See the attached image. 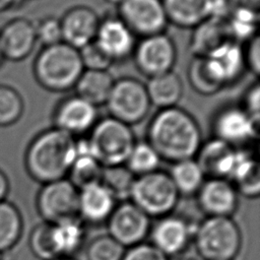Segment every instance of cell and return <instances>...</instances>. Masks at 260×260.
<instances>
[{
  "label": "cell",
  "instance_id": "cell-3",
  "mask_svg": "<svg viewBox=\"0 0 260 260\" xmlns=\"http://www.w3.org/2000/svg\"><path fill=\"white\" fill-rule=\"evenodd\" d=\"M83 70L79 51L64 42L42 47L32 64L36 81L52 92L74 88Z\"/></svg>",
  "mask_w": 260,
  "mask_h": 260
},
{
  "label": "cell",
  "instance_id": "cell-25",
  "mask_svg": "<svg viewBox=\"0 0 260 260\" xmlns=\"http://www.w3.org/2000/svg\"><path fill=\"white\" fill-rule=\"evenodd\" d=\"M145 87L151 106L158 110L178 106L184 93L183 81L174 70L148 78Z\"/></svg>",
  "mask_w": 260,
  "mask_h": 260
},
{
  "label": "cell",
  "instance_id": "cell-12",
  "mask_svg": "<svg viewBox=\"0 0 260 260\" xmlns=\"http://www.w3.org/2000/svg\"><path fill=\"white\" fill-rule=\"evenodd\" d=\"M213 137L238 148L258 137L259 121L250 117L239 106L221 108L213 117Z\"/></svg>",
  "mask_w": 260,
  "mask_h": 260
},
{
  "label": "cell",
  "instance_id": "cell-20",
  "mask_svg": "<svg viewBox=\"0 0 260 260\" xmlns=\"http://www.w3.org/2000/svg\"><path fill=\"white\" fill-rule=\"evenodd\" d=\"M237 154V148L212 137L203 141L194 157L205 177L229 180Z\"/></svg>",
  "mask_w": 260,
  "mask_h": 260
},
{
  "label": "cell",
  "instance_id": "cell-5",
  "mask_svg": "<svg viewBox=\"0 0 260 260\" xmlns=\"http://www.w3.org/2000/svg\"><path fill=\"white\" fill-rule=\"evenodd\" d=\"M193 241L202 260H235L242 248L240 228L226 216H207L195 228Z\"/></svg>",
  "mask_w": 260,
  "mask_h": 260
},
{
  "label": "cell",
  "instance_id": "cell-16",
  "mask_svg": "<svg viewBox=\"0 0 260 260\" xmlns=\"http://www.w3.org/2000/svg\"><path fill=\"white\" fill-rule=\"evenodd\" d=\"M101 17L86 5L70 7L60 18L63 42L79 50L95 40Z\"/></svg>",
  "mask_w": 260,
  "mask_h": 260
},
{
  "label": "cell",
  "instance_id": "cell-48",
  "mask_svg": "<svg viewBox=\"0 0 260 260\" xmlns=\"http://www.w3.org/2000/svg\"><path fill=\"white\" fill-rule=\"evenodd\" d=\"M0 260H3V254L0 253Z\"/></svg>",
  "mask_w": 260,
  "mask_h": 260
},
{
  "label": "cell",
  "instance_id": "cell-30",
  "mask_svg": "<svg viewBox=\"0 0 260 260\" xmlns=\"http://www.w3.org/2000/svg\"><path fill=\"white\" fill-rule=\"evenodd\" d=\"M23 220L18 208L11 202H0V253L14 248L22 235Z\"/></svg>",
  "mask_w": 260,
  "mask_h": 260
},
{
  "label": "cell",
  "instance_id": "cell-26",
  "mask_svg": "<svg viewBox=\"0 0 260 260\" xmlns=\"http://www.w3.org/2000/svg\"><path fill=\"white\" fill-rule=\"evenodd\" d=\"M114 82L109 70L84 69L74 86L75 94L99 108L105 106Z\"/></svg>",
  "mask_w": 260,
  "mask_h": 260
},
{
  "label": "cell",
  "instance_id": "cell-7",
  "mask_svg": "<svg viewBox=\"0 0 260 260\" xmlns=\"http://www.w3.org/2000/svg\"><path fill=\"white\" fill-rule=\"evenodd\" d=\"M105 106L110 117L129 126L142 122L151 108L145 83L130 76L115 79Z\"/></svg>",
  "mask_w": 260,
  "mask_h": 260
},
{
  "label": "cell",
  "instance_id": "cell-9",
  "mask_svg": "<svg viewBox=\"0 0 260 260\" xmlns=\"http://www.w3.org/2000/svg\"><path fill=\"white\" fill-rule=\"evenodd\" d=\"M36 205L44 221H58L78 216V189L67 179L43 184Z\"/></svg>",
  "mask_w": 260,
  "mask_h": 260
},
{
  "label": "cell",
  "instance_id": "cell-4",
  "mask_svg": "<svg viewBox=\"0 0 260 260\" xmlns=\"http://www.w3.org/2000/svg\"><path fill=\"white\" fill-rule=\"evenodd\" d=\"M86 139L91 156L103 168L125 165L137 141L131 126L110 116L99 119Z\"/></svg>",
  "mask_w": 260,
  "mask_h": 260
},
{
  "label": "cell",
  "instance_id": "cell-31",
  "mask_svg": "<svg viewBox=\"0 0 260 260\" xmlns=\"http://www.w3.org/2000/svg\"><path fill=\"white\" fill-rule=\"evenodd\" d=\"M160 161L155 149L145 140L135 142L124 166L138 177L159 170Z\"/></svg>",
  "mask_w": 260,
  "mask_h": 260
},
{
  "label": "cell",
  "instance_id": "cell-39",
  "mask_svg": "<svg viewBox=\"0 0 260 260\" xmlns=\"http://www.w3.org/2000/svg\"><path fill=\"white\" fill-rule=\"evenodd\" d=\"M122 260H170V258L157 250L151 243L143 242L127 248Z\"/></svg>",
  "mask_w": 260,
  "mask_h": 260
},
{
  "label": "cell",
  "instance_id": "cell-49",
  "mask_svg": "<svg viewBox=\"0 0 260 260\" xmlns=\"http://www.w3.org/2000/svg\"><path fill=\"white\" fill-rule=\"evenodd\" d=\"M184 260H195V259H191V258H188V259H184Z\"/></svg>",
  "mask_w": 260,
  "mask_h": 260
},
{
  "label": "cell",
  "instance_id": "cell-35",
  "mask_svg": "<svg viewBox=\"0 0 260 260\" xmlns=\"http://www.w3.org/2000/svg\"><path fill=\"white\" fill-rule=\"evenodd\" d=\"M51 229V223L43 221L37 224L29 235L30 251L40 260H52L59 257L54 247Z\"/></svg>",
  "mask_w": 260,
  "mask_h": 260
},
{
  "label": "cell",
  "instance_id": "cell-2",
  "mask_svg": "<svg viewBox=\"0 0 260 260\" xmlns=\"http://www.w3.org/2000/svg\"><path fill=\"white\" fill-rule=\"evenodd\" d=\"M75 142V137L55 127L38 133L24 153L29 177L42 184L67 178L76 158Z\"/></svg>",
  "mask_w": 260,
  "mask_h": 260
},
{
  "label": "cell",
  "instance_id": "cell-42",
  "mask_svg": "<svg viewBox=\"0 0 260 260\" xmlns=\"http://www.w3.org/2000/svg\"><path fill=\"white\" fill-rule=\"evenodd\" d=\"M232 10L242 9L259 13L260 0H230Z\"/></svg>",
  "mask_w": 260,
  "mask_h": 260
},
{
  "label": "cell",
  "instance_id": "cell-29",
  "mask_svg": "<svg viewBox=\"0 0 260 260\" xmlns=\"http://www.w3.org/2000/svg\"><path fill=\"white\" fill-rule=\"evenodd\" d=\"M208 58L212 59L218 66L226 85L238 80L246 68L244 49L240 43L234 40L223 44Z\"/></svg>",
  "mask_w": 260,
  "mask_h": 260
},
{
  "label": "cell",
  "instance_id": "cell-32",
  "mask_svg": "<svg viewBox=\"0 0 260 260\" xmlns=\"http://www.w3.org/2000/svg\"><path fill=\"white\" fill-rule=\"evenodd\" d=\"M104 168L90 155H77L68 173V180L78 189L102 181Z\"/></svg>",
  "mask_w": 260,
  "mask_h": 260
},
{
  "label": "cell",
  "instance_id": "cell-10",
  "mask_svg": "<svg viewBox=\"0 0 260 260\" xmlns=\"http://www.w3.org/2000/svg\"><path fill=\"white\" fill-rule=\"evenodd\" d=\"M118 17L140 39L166 32L169 25L161 0H125L118 5Z\"/></svg>",
  "mask_w": 260,
  "mask_h": 260
},
{
  "label": "cell",
  "instance_id": "cell-19",
  "mask_svg": "<svg viewBox=\"0 0 260 260\" xmlns=\"http://www.w3.org/2000/svg\"><path fill=\"white\" fill-rule=\"evenodd\" d=\"M116 205V198L101 182L78 190V217L83 222H107Z\"/></svg>",
  "mask_w": 260,
  "mask_h": 260
},
{
  "label": "cell",
  "instance_id": "cell-21",
  "mask_svg": "<svg viewBox=\"0 0 260 260\" xmlns=\"http://www.w3.org/2000/svg\"><path fill=\"white\" fill-rule=\"evenodd\" d=\"M169 23L194 28L210 18L211 0H161Z\"/></svg>",
  "mask_w": 260,
  "mask_h": 260
},
{
  "label": "cell",
  "instance_id": "cell-23",
  "mask_svg": "<svg viewBox=\"0 0 260 260\" xmlns=\"http://www.w3.org/2000/svg\"><path fill=\"white\" fill-rule=\"evenodd\" d=\"M187 75L192 88L202 95H212L228 86L218 66L208 57H193Z\"/></svg>",
  "mask_w": 260,
  "mask_h": 260
},
{
  "label": "cell",
  "instance_id": "cell-24",
  "mask_svg": "<svg viewBox=\"0 0 260 260\" xmlns=\"http://www.w3.org/2000/svg\"><path fill=\"white\" fill-rule=\"evenodd\" d=\"M229 181L237 192L248 198H256L260 193V171L258 161L252 153L237 149L235 164Z\"/></svg>",
  "mask_w": 260,
  "mask_h": 260
},
{
  "label": "cell",
  "instance_id": "cell-1",
  "mask_svg": "<svg viewBox=\"0 0 260 260\" xmlns=\"http://www.w3.org/2000/svg\"><path fill=\"white\" fill-rule=\"evenodd\" d=\"M146 141L161 160L171 164L194 158L203 143L197 120L179 106L158 110L146 129Z\"/></svg>",
  "mask_w": 260,
  "mask_h": 260
},
{
  "label": "cell",
  "instance_id": "cell-11",
  "mask_svg": "<svg viewBox=\"0 0 260 260\" xmlns=\"http://www.w3.org/2000/svg\"><path fill=\"white\" fill-rule=\"evenodd\" d=\"M107 228L109 236L124 248H130L143 243L151 223L149 216L130 200H125L116 205L107 220Z\"/></svg>",
  "mask_w": 260,
  "mask_h": 260
},
{
  "label": "cell",
  "instance_id": "cell-22",
  "mask_svg": "<svg viewBox=\"0 0 260 260\" xmlns=\"http://www.w3.org/2000/svg\"><path fill=\"white\" fill-rule=\"evenodd\" d=\"M193 29L190 43L193 57H209L223 44L233 40L226 21L208 18Z\"/></svg>",
  "mask_w": 260,
  "mask_h": 260
},
{
  "label": "cell",
  "instance_id": "cell-37",
  "mask_svg": "<svg viewBox=\"0 0 260 260\" xmlns=\"http://www.w3.org/2000/svg\"><path fill=\"white\" fill-rule=\"evenodd\" d=\"M35 27L37 41L41 43L43 47L63 42L60 18L53 15L44 16L35 22Z\"/></svg>",
  "mask_w": 260,
  "mask_h": 260
},
{
  "label": "cell",
  "instance_id": "cell-13",
  "mask_svg": "<svg viewBox=\"0 0 260 260\" xmlns=\"http://www.w3.org/2000/svg\"><path fill=\"white\" fill-rule=\"evenodd\" d=\"M98 121V108L76 94L62 99L53 112V127L73 137L89 132Z\"/></svg>",
  "mask_w": 260,
  "mask_h": 260
},
{
  "label": "cell",
  "instance_id": "cell-41",
  "mask_svg": "<svg viewBox=\"0 0 260 260\" xmlns=\"http://www.w3.org/2000/svg\"><path fill=\"white\" fill-rule=\"evenodd\" d=\"M242 108L254 120L259 121L260 113V88L258 83L252 84L246 91Z\"/></svg>",
  "mask_w": 260,
  "mask_h": 260
},
{
  "label": "cell",
  "instance_id": "cell-6",
  "mask_svg": "<svg viewBox=\"0 0 260 260\" xmlns=\"http://www.w3.org/2000/svg\"><path fill=\"white\" fill-rule=\"evenodd\" d=\"M180 194L167 172L157 170L135 177L129 200L147 216L160 218L177 207Z\"/></svg>",
  "mask_w": 260,
  "mask_h": 260
},
{
  "label": "cell",
  "instance_id": "cell-44",
  "mask_svg": "<svg viewBox=\"0 0 260 260\" xmlns=\"http://www.w3.org/2000/svg\"><path fill=\"white\" fill-rule=\"evenodd\" d=\"M25 0H0V13L17 8Z\"/></svg>",
  "mask_w": 260,
  "mask_h": 260
},
{
  "label": "cell",
  "instance_id": "cell-17",
  "mask_svg": "<svg viewBox=\"0 0 260 260\" xmlns=\"http://www.w3.org/2000/svg\"><path fill=\"white\" fill-rule=\"evenodd\" d=\"M200 209L207 216L232 217L237 210L239 193L226 179L208 178L196 194Z\"/></svg>",
  "mask_w": 260,
  "mask_h": 260
},
{
  "label": "cell",
  "instance_id": "cell-40",
  "mask_svg": "<svg viewBox=\"0 0 260 260\" xmlns=\"http://www.w3.org/2000/svg\"><path fill=\"white\" fill-rule=\"evenodd\" d=\"M244 57L246 68L257 76L260 71V39L258 35L248 41L246 49H244Z\"/></svg>",
  "mask_w": 260,
  "mask_h": 260
},
{
  "label": "cell",
  "instance_id": "cell-45",
  "mask_svg": "<svg viewBox=\"0 0 260 260\" xmlns=\"http://www.w3.org/2000/svg\"><path fill=\"white\" fill-rule=\"evenodd\" d=\"M105 1H107L108 3H111V4H115V5H120L123 1H125V0H105Z\"/></svg>",
  "mask_w": 260,
  "mask_h": 260
},
{
  "label": "cell",
  "instance_id": "cell-33",
  "mask_svg": "<svg viewBox=\"0 0 260 260\" xmlns=\"http://www.w3.org/2000/svg\"><path fill=\"white\" fill-rule=\"evenodd\" d=\"M24 113V101L11 85L0 83V127L16 124Z\"/></svg>",
  "mask_w": 260,
  "mask_h": 260
},
{
  "label": "cell",
  "instance_id": "cell-28",
  "mask_svg": "<svg viewBox=\"0 0 260 260\" xmlns=\"http://www.w3.org/2000/svg\"><path fill=\"white\" fill-rule=\"evenodd\" d=\"M168 174L180 196L196 195L205 181V175L195 158L172 164Z\"/></svg>",
  "mask_w": 260,
  "mask_h": 260
},
{
  "label": "cell",
  "instance_id": "cell-36",
  "mask_svg": "<svg viewBox=\"0 0 260 260\" xmlns=\"http://www.w3.org/2000/svg\"><path fill=\"white\" fill-rule=\"evenodd\" d=\"M125 250L111 236L101 235L88 243L85 256L87 260H122Z\"/></svg>",
  "mask_w": 260,
  "mask_h": 260
},
{
  "label": "cell",
  "instance_id": "cell-46",
  "mask_svg": "<svg viewBox=\"0 0 260 260\" xmlns=\"http://www.w3.org/2000/svg\"><path fill=\"white\" fill-rule=\"evenodd\" d=\"M52 260H76V259H73L72 257H57Z\"/></svg>",
  "mask_w": 260,
  "mask_h": 260
},
{
  "label": "cell",
  "instance_id": "cell-18",
  "mask_svg": "<svg viewBox=\"0 0 260 260\" xmlns=\"http://www.w3.org/2000/svg\"><path fill=\"white\" fill-rule=\"evenodd\" d=\"M136 37L117 16L101 19L95 42L114 61L120 62L132 56Z\"/></svg>",
  "mask_w": 260,
  "mask_h": 260
},
{
  "label": "cell",
  "instance_id": "cell-47",
  "mask_svg": "<svg viewBox=\"0 0 260 260\" xmlns=\"http://www.w3.org/2000/svg\"><path fill=\"white\" fill-rule=\"evenodd\" d=\"M3 60H4V58H3V54H2V51H1V47H0V64L2 63Z\"/></svg>",
  "mask_w": 260,
  "mask_h": 260
},
{
  "label": "cell",
  "instance_id": "cell-14",
  "mask_svg": "<svg viewBox=\"0 0 260 260\" xmlns=\"http://www.w3.org/2000/svg\"><path fill=\"white\" fill-rule=\"evenodd\" d=\"M195 229L184 217L169 214L150 228L151 244L166 256H179L189 246Z\"/></svg>",
  "mask_w": 260,
  "mask_h": 260
},
{
  "label": "cell",
  "instance_id": "cell-43",
  "mask_svg": "<svg viewBox=\"0 0 260 260\" xmlns=\"http://www.w3.org/2000/svg\"><path fill=\"white\" fill-rule=\"evenodd\" d=\"M9 180L6 174L0 169V202L5 200L9 192Z\"/></svg>",
  "mask_w": 260,
  "mask_h": 260
},
{
  "label": "cell",
  "instance_id": "cell-8",
  "mask_svg": "<svg viewBox=\"0 0 260 260\" xmlns=\"http://www.w3.org/2000/svg\"><path fill=\"white\" fill-rule=\"evenodd\" d=\"M137 70L147 78L172 71L177 61V47L166 32L141 38L133 51Z\"/></svg>",
  "mask_w": 260,
  "mask_h": 260
},
{
  "label": "cell",
  "instance_id": "cell-15",
  "mask_svg": "<svg viewBox=\"0 0 260 260\" xmlns=\"http://www.w3.org/2000/svg\"><path fill=\"white\" fill-rule=\"evenodd\" d=\"M37 43L35 22L26 17H14L0 28V47L4 60L20 62L26 59Z\"/></svg>",
  "mask_w": 260,
  "mask_h": 260
},
{
  "label": "cell",
  "instance_id": "cell-34",
  "mask_svg": "<svg viewBox=\"0 0 260 260\" xmlns=\"http://www.w3.org/2000/svg\"><path fill=\"white\" fill-rule=\"evenodd\" d=\"M135 176L123 165L104 168L101 183L114 195L117 201L129 200L130 189Z\"/></svg>",
  "mask_w": 260,
  "mask_h": 260
},
{
  "label": "cell",
  "instance_id": "cell-27",
  "mask_svg": "<svg viewBox=\"0 0 260 260\" xmlns=\"http://www.w3.org/2000/svg\"><path fill=\"white\" fill-rule=\"evenodd\" d=\"M52 239L59 257H72L84 244L86 230L84 222L78 217H70L51 223Z\"/></svg>",
  "mask_w": 260,
  "mask_h": 260
},
{
  "label": "cell",
  "instance_id": "cell-38",
  "mask_svg": "<svg viewBox=\"0 0 260 260\" xmlns=\"http://www.w3.org/2000/svg\"><path fill=\"white\" fill-rule=\"evenodd\" d=\"M78 51L84 69L109 70V68L115 63L95 41L87 44Z\"/></svg>",
  "mask_w": 260,
  "mask_h": 260
}]
</instances>
